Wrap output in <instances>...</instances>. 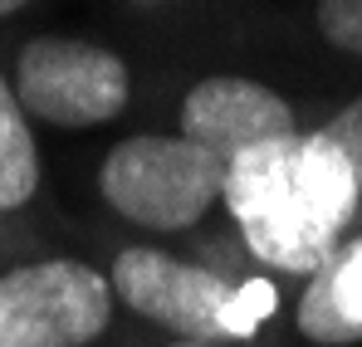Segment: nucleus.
I'll return each instance as SVG.
<instances>
[{
	"label": "nucleus",
	"mask_w": 362,
	"mask_h": 347,
	"mask_svg": "<svg viewBox=\"0 0 362 347\" xmlns=\"http://www.w3.org/2000/svg\"><path fill=\"white\" fill-rule=\"evenodd\" d=\"M358 181L323 132L240 152L226 167V206L245 249L279 274H318L358 211Z\"/></svg>",
	"instance_id": "f257e3e1"
},
{
	"label": "nucleus",
	"mask_w": 362,
	"mask_h": 347,
	"mask_svg": "<svg viewBox=\"0 0 362 347\" xmlns=\"http://www.w3.org/2000/svg\"><path fill=\"white\" fill-rule=\"evenodd\" d=\"M108 284L127 313L152 328H167L181 343H250L274 308L269 284H235L221 269L177 259L152 245H127L113 254Z\"/></svg>",
	"instance_id": "f03ea898"
},
{
	"label": "nucleus",
	"mask_w": 362,
	"mask_h": 347,
	"mask_svg": "<svg viewBox=\"0 0 362 347\" xmlns=\"http://www.w3.org/2000/svg\"><path fill=\"white\" fill-rule=\"evenodd\" d=\"M103 206L152 235H177L206 220L226 201V162L181 132H137L122 137L98 167Z\"/></svg>",
	"instance_id": "7ed1b4c3"
},
{
	"label": "nucleus",
	"mask_w": 362,
	"mask_h": 347,
	"mask_svg": "<svg viewBox=\"0 0 362 347\" xmlns=\"http://www.w3.org/2000/svg\"><path fill=\"white\" fill-rule=\"evenodd\" d=\"M113 284L83 259L49 254L0 269V347H93L113 328Z\"/></svg>",
	"instance_id": "20e7f679"
},
{
	"label": "nucleus",
	"mask_w": 362,
	"mask_h": 347,
	"mask_svg": "<svg viewBox=\"0 0 362 347\" xmlns=\"http://www.w3.org/2000/svg\"><path fill=\"white\" fill-rule=\"evenodd\" d=\"M20 108L59 132L103 127L132 103V69L108 45L74 35H35L15 49L10 78Z\"/></svg>",
	"instance_id": "39448f33"
},
{
	"label": "nucleus",
	"mask_w": 362,
	"mask_h": 347,
	"mask_svg": "<svg viewBox=\"0 0 362 347\" xmlns=\"http://www.w3.org/2000/svg\"><path fill=\"white\" fill-rule=\"evenodd\" d=\"M186 142L216 152L226 167L264 142H284L299 137V117L294 108L259 78H240V73H211L201 83H191L181 93V127Z\"/></svg>",
	"instance_id": "423d86ee"
},
{
	"label": "nucleus",
	"mask_w": 362,
	"mask_h": 347,
	"mask_svg": "<svg viewBox=\"0 0 362 347\" xmlns=\"http://www.w3.org/2000/svg\"><path fill=\"white\" fill-rule=\"evenodd\" d=\"M294 333L313 347L362 343V235L338 245L333 259L318 274H308L294 303Z\"/></svg>",
	"instance_id": "0eeeda50"
},
{
	"label": "nucleus",
	"mask_w": 362,
	"mask_h": 347,
	"mask_svg": "<svg viewBox=\"0 0 362 347\" xmlns=\"http://www.w3.org/2000/svg\"><path fill=\"white\" fill-rule=\"evenodd\" d=\"M40 196V147L30 132V113L20 108L10 78L0 73V216L25 211Z\"/></svg>",
	"instance_id": "6e6552de"
},
{
	"label": "nucleus",
	"mask_w": 362,
	"mask_h": 347,
	"mask_svg": "<svg viewBox=\"0 0 362 347\" xmlns=\"http://www.w3.org/2000/svg\"><path fill=\"white\" fill-rule=\"evenodd\" d=\"M313 20H318V35L333 49L362 59V0H318Z\"/></svg>",
	"instance_id": "1a4fd4ad"
},
{
	"label": "nucleus",
	"mask_w": 362,
	"mask_h": 347,
	"mask_svg": "<svg viewBox=\"0 0 362 347\" xmlns=\"http://www.w3.org/2000/svg\"><path fill=\"white\" fill-rule=\"evenodd\" d=\"M318 132L343 152V162H348V172H353V181L362 191V98H353L348 108H338V117L328 127H318Z\"/></svg>",
	"instance_id": "9d476101"
},
{
	"label": "nucleus",
	"mask_w": 362,
	"mask_h": 347,
	"mask_svg": "<svg viewBox=\"0 0 362 347\" xmlns=\"http://www.w3.org/2000/svg\"><path fill=\"white\" fill-rule=\"evenodd\" d=\"M30 0H0V20H10V15H20Z\"/></svg>",
	"instance_id": "9b49d317"
},
{
	"label": "nucleus",
	"mask_w": 362,
	"mask_h": 347,
	"mask_svg": "<svg viewBox=\"0 0 362 347\" xmlns=\"http://www.w3.org/2000/svg\"><path fill=\"white\" fill-rule=\"evenodd\" d=\"M162 347H221V343H181V338H167Z\"/></svg>",
	"instance_id": "f8f14e48"
}]
</instances>
